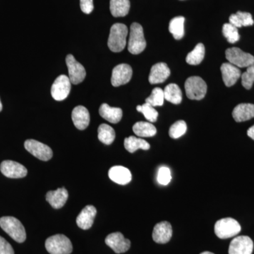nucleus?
<instances>
[{
    "label": "nucleus",
    "mask_w": 254,
    "mask_h": 254,
    "mask_svg": "<svg viewBox=\"0 0 254 254\" xmlns=\"http://www.w3.org/2000/svg\"><path fill=\"white\" fill-rule=\"evenodd\" d=\"M128 35V28L123 23H115L111 27L108 48L113 53H120L125 49L127 45V37Z\"/></svg>",
    "instance_id": "f257e3e1"
},
{
    "label": "nucleus",
    "mask_w": 254,
    "mask_h": 254,
    "mask_svg": "<svg viewBox=\"0 0 254 254\" xmlns=\"http://www.w3.org/2000/svg\"><path fill=\"white\" fill-rule=\"evenodd\" d=\"M0 227L18 243H23L26 240V233L24 227L14 217L5 216L0 218Z\"/></svg>",
    "instance_id": "f03ea898"
},
{
    "label": "nucleus",
    "mask_w": 254,
    "mask_h": 254,
    "mask_svg": "<svg viewBox=\"0 0 254 254\" xmlns=\"http://www.w3.org/2000/svg\"><path fill=\"white\" fill-rule=\"evenodd\" d=\"M146 48L143 27L138 23H133L130 28L128 50L133 55H138Z\"/></svg>",
    "instance_id": "7ed1b4c3"
},
{
    "label": "nucleus",
    "mask_w": 254,
    "mask_h": 254,
    "mask_svg": "<svg viewBox=\"0 0 254 254\" xmlns=\"http://www.w3.org/2000/svg\"><path fill=\"white\" fill-rule=\"evenodd\" d=\"M46 248L50 254H70L73 251L71 241L64 235H56L47 239Z\"/></svg>",
    "instance_id": "20e7f679"
},
{
    "label": "nucleus",
    "mask_w": 254,
    "mask_h": 254,
    "mask_svg": "<svg viewBox=\"0 0 254 254\" xmlns=\"http://www.w3.org/2000/svg\"><path fill=\"white\" fill-rule=\"evenodd\" d=\"M215 235L220 239H229L236 236L241 231L240 223L235 219L226 218L219 220L214 227Z\"/></svg>",
    "instance_id": "39448f33"
},
{
    "label": "nucleus",
    "mask_w": 254,
    "mask_h": 254,
    "mask_svg": "<svg viewBox=\"0 0 254 254\" xmlns=\"http://www.w3.org/2000/svg\"><path fill=\"white\" fill-rule=\"evenodd\" d=\"M185 91L190 100H200L207 93L206 83L198 76H191L185 82Z\"/></svg>",
    "instance_id": "423d86ee"
},
{
    "label": "nucleus",
    "mask_w": 254,
    "mask_h": 254,
    "mask_svg": "<svg viewBox=\"0 0 254 254\" xmlns=\"http://www.w3.org/2000/svg\"><path fill=\"white\" fill-rule=\"evenodd\" d=\"M226 59L237 67H249L254 64V57L238 48H229L225 52Z\"/></svg>",
    "instance_id": "0eeeda50"
},
{
    "label": "nucleus",
    "mask_w": 254,
    "mask_h": 254,
    "mask_svg": "<svg viewBox=\"0 0 254 254\" xmlns=\"http://www.w3.org/2000/svg\"><path fill=\"white\" fill-rule=\"evenodd\" d=\"M24 147L31 155L43 161H48L53 158V150L48 145L36 141V140H26Z\"/></svg>",
    "instance_id": "6e6552de"
},
{
    "label": "nucleus",
    "mask_w": 254,
    "mask_h": 254,
    "mask_svg": "<svg viewBox=\"0 0 254 254\" xmlns=\"http://www.w3.org/2000/svg\"><path fill=\"white\" fill-rule=\"evenodd\" d=\"M71 82L66 75H60L55 79L51 88L53 98L58 101L66 99L71 91Z\"/></svg>",
    "instance_id": "1a4fd4ad"
},
{
    "label": "nucleus",
    "mask_w": 254,
    "mask_h": 254,
    "mask_svg": "<svg viewBox=\"0 0 254 254\" xmlns=\"http://www.w3.org/2000/svg\"><path fill=\"white\" fill-rule=\"evenodd\" d=\"M66 66L68 67V78L73 84H78L86 78V70L81 63L75 59L72 55H68L66 58Z\"/></svg>",
    "instance_id": "9d476101"
},
{
    "label": "nucleus",
    "mask_w": 254,
    "mask_h": 254,
    "mask_svg": "<svg viewBox=\"0 0 254 254\" xmlns=\"http://www.w3.org/2000/svg\"><path fill=\"white\" fill-rule=\"evenodd\" d=\"M132 68L127 64H121L113 68L112 73L111 83L115 87L123 86L131 81Z\"/></svg>",
    "instance_id": "9b49d317"
},
{
    "label": "nucleus",
    "mask_w": 254,
    "mask_h": 254,
    "mask_svg": "<svg viewBox=\"0 0 254 254\" xmlns=\"http://www.w3.org/2000/svg\"><path fill=\"white\" fill-rule=\"evenodd\" d=\"M1 173L8 178H23L27 175V169L21 164L12 161V160H4L0 165Z\"/></svg>",
    "instance_id": "f8f14e48"
},
{
    "label": "nucleus",
    "mask_w": 254,
    "mask_h": 254,
    "mask_svg": "<svg viewBox=\"0 0 254 254\" xmlns=\"http://www.w3.org/2000/svg\"><path fill=\"white\" fill-rule=\"evenodd\" d=\"M105 243L116 254L127 252L131 247L130 240L125 238L121 232H114L105 239Z\"/></svg>",
    "instance_id": "ddd939ff"
},
{
    "label": "nucleus",
    "mask_w": 254,
    "mask_h": 254,
    "mask_svg": "<svg viewBox=\"0 0 254 254\" xmlns=\"http://www.w3.org/2000/svg\"><path fill=\"white\" fill-rule=\"evenodd\" d=\"M254 242L250 237L240 236L232 240L229 247V254H252Z\"/></svg>",
    "instance_id": "4468645a"
},
{
    "label": "nucleus",
    "mask_w": 254,
    "mask_h": 254,
    "mask_svg": "<svg viewBox=\"0 0 254 254\" xmlns=\"http://www.w3.org/2000/svg\"><path fill=\"white\" fill-rule=\"evenodd\" d=\"M173 236V228L170 222L163 221L156 224L153 229V240L158 244H166Z\"/></svg>",
    "instance_id": "2eb2a0df"
},
{
    "label": "nucleus",
    "mask_w": 254,
    "mask_h": 254,
    "mask_svg": "<svg viewBox=\"0 0 254 254\" xmlns=\"http://www.w3.org/2000/svg\"><path fill=\"white\" fill-rule=\"evenodd\" d=\"M170 76V69L167 64H155L150 69L148 81L150 84H158L166 81Z\"/></svg>",
    "instance_id": "dca6fc26"
},
{
    "label": "nucleus",
    "mask_w": 254,
    "mask_h": 254,
    "mask_svg": "<svg viewBox=\"0 0 254 254\" xmlns=\"http://www.w3.org/2000/svg\"><path fill=\"white\" fill-rule=\"evenodd\" d=\"M222 80L225 86L230 87L234 86L242 76V72L238 67L230 63L222 64L221 67Z\"/></svg>",
    "instance_id": "f3484780"
},
{
    "label": "nucleus",
    "mask_w": 254,
    "mask_h": 254,
    "mask_svg": "<svg viewBox=\"0 0 254 254\" xmlns=\"http://www.w3.org/2000/svg\"><path fill=\"white\" fill-rule=\"evenodd\" d=\"M97 210L93 205H86L76 218V223L82 230H88L93 226Z\"/></svg>",
    "instance_id": "a211bd4d"
},
{
    "label": "nucleus",
    "mask_w": 254,
    "mask_h": 254,
    "mask_svg": "<svg viewBox=\"0 0 254 254\" xmlns=\"http://www.w3.org/2000/svg\"><path fill=\"white\" fill-rule=\"evenodd\" d=\"M71 118L75 127L79 130L86 129L90 124V113L85 107H76L71 113Z\"/></svg>",
    "instance_id": "6ab92c4d"
},
{
    "label": "nucleus",
    "mask_w": 254,
    "mask_h": 254,
    "mask_svg": "<svg viewBox=\"0 0 254 254\" xmlns=\"http://www.w3.org/2000/svg\"><path fill=\"white\" fill-rule=\"evenodd\" d=\"M68 191L64 187L47 193L46 200L55 209L63 208L68 199Z\"/></svg>",
    "instance_id": "aec40b11"
},
{
    "label": "nucleus",
    "mask_w": 254,
    "mask_h": 254,
    "mask_svg": "<svg viewBox=\"0 0 254 254\" xmlns=\"http://www.w3.org/2000/svg\"><path fill=\"white\" fill-rule=\"evenodd\" d=\"M108 175L110 180L120 185H126L131 181V173L123 166H114L110 169Z\"/></svg>",
    "instance_id": "412c9836"
},
{
    "label": "nucleus",
    "mask_w": 254,
    "mask_h": 254,
    "mask_svg": "<svg viewBox=\"0 0 254 254\" xmlns=\"http://www.w3.org/2000/svg\"><path fill=\"white\" fill-rule=\"evenodd\" d=\"M232 116L237 123L247 121L254 118V105L242 103L235 107Z\"/></svg>",
    "instance_id": "4be33fe9"
},
{
    "label": "nucleus",
    "mask_w": 254,
    "mask_h": 254,
    "mask_svg": "<svg viewBox=\"0 0 254 254\" xmlns=\"http://www.w3.org/2000/svg\"><path fill=\"white\" fill-rule=\"evenodd\" d=\"M99 113L102 118L110 123L117 124L123 118V112L121 108H113L107 103L101 105Z\"/></svg>",
    "instance_id": "5701e85b"
},
{
    "label": "nucleus",
    "mask_w": 254,
    "mask_h": 254,
    "mask_svg": "<svg viewBox=\"0 0 254 254\" xmlns=\"http://www.w3.org/2000/svg\"><path fill=\"white\" fill-rule=\"evenodd\" d=\"M111 14L115 17H123L129 12V0H110Z\"/></svg>",
    "instance_id": "b1692460"
},
{
    "label": "nucleus",
    "mask_w": 254,
    "mask_h": 254,
    "mask_svg": "<svg viewBox=\"0 0 254 254\" xmlns=\"http://www.w3.org/2000/svg\"><path fill=\"white\" fill-rule=\"evenodd\" d=\"M165 100L173 104L178 105L182 103V93L178 85L170 83L164 89Z\"/></svg>",
    "instance_id": "393cba45"
},
{
    "label": "nucleus",
    "mask_w": 254,
    "mask_h": 254,
    "mask_svg": "<svg viewBox=\"0 0 254 254\" xmlns=\"http://www.w3.org/2000/svg\"><path fill=\"white\" fill-rule=\"evenodd\" d=\"M124 144L126 150L131 153H134L138 149L148 150L150 149V147L149 143L144 139L133 136L125 138Z\"/></svg>",
    "instance_id": "a878e982"
},
{
    "label": "nucleus",
    "mask_w": 254,
    "mask_h": 254,
    "mask_svg": "<svg viewBox=\"0 0 254 254\" xmlns=\"http://www.w3.org/2000/svg\"><path fill=\"white\" fill-rule=\"evenodd\" d=\"M230 23L238 28L242 26H251L254 25V21L252 14L248 12L238 11L237 14L230 16Z\"/></svg>",
    "instance_id": "bb28decb"
},
{
    "label": "nucleus",
    "mask_w": 254,
    "mask_h": 254,
    "mask_svg": "<svg viewBox=\"0 0 254 254\" xmlns=\"http://www.w3.org/2000/svg\"><path fill=\"white\" fill-rule=\"evenodd\" d=\"M133 131L139 137H152L156 134L157 129L152 123L138 122L133 125Z\"/></svg>",
    "instance_id": "cd10ccee"
},
{
    "label": "nucleus",
    "mask_w": 254,
    "mask_h": 254,
    "mask_svg": "<svg viewBox=\"0 0 254 254\" xmlns=\"http://www.w3.org/2000/svg\"><path fill=\"white\" fill-rule=\"evenodd\" d=\"M185 18L183 16H177L170 21L169 31L175 39H182L185 36Z\"/></svg>",
    "instance_id": "c85d7f7f"
},
{
    "label": "nucleus",
    "mask_w": 254,
    "mask_h": 254,
    "mask_svg": "<svg viewBox=\"0 0 254 254\" xmlns=\"http://www.w3.org/2000/svg\"><path fill=\"white\" fill-rule=\"evenodd\" d=\"M98 139L105 145H110L115 138V131L113 127L106 124H102L98 127Z\"/></svg>",
    "instance_id": "c756f323"
},
{
    "label": "nucleus",
    "mask_w": 254,
    "mask_h": 254,
    "mask_svg": "<svg viewBox=\"0 0 254 254\" xmlns=\"http://www.w3.org/2000/svg\"><path fill=\"white\" fill-rule=\"evenodd\" d=\"M205 47L202 43H198L194 49L187 55L186 61L189 64L198 65L204 59Z\"/></svg>",
    "instance_id": "7c9ffc66"
},
{
    "label": "nucleus",
    "mask_w": 254,
    "mask_h": 254,
    "mask_svg": "<svg viewBox=\"0 0 254 254\" xmlns=\"http://www.w3.org/2000/svg\"><path fill=\"white\" fill-rule=\"evenodd\" d=\"M137 111L143 114L145 118L150 123H154L158 118V113L155 109L154 107L148 103H145L143 105H138L136 108Z\"/></svg>",
    "instance_id": "2f4dec72"
},
{
    "label": "nucleus",
    "mask_w": 254,
    "mask_h": 254,
    "mask_svg": "<svg viewBox=\"0 0 254 254\" xmlns=\"http://www.w3.org/2000/svg\"><path fill=\"white\" fill-rule=\"evenodd\" d=\"M222 34L226 38L227 41L232 44L240 41V36L239 34L238 29L231 23H225L223 25Z\"/></svg>",
    "instance_id": "473e14b6"
},
{
    "label": "nucleus",
    "mask_w": 254,
    "mask_h": 254,
    "mask_svg": "<svg viewBox=\"0 0 254 254\" xmlns=\"http://www.w3.org/2000/svg\"><path fill=\"white\" fill-rule=\"evenodd\" d=\"M164 91L160 88H155L151 95L145 99V103L153 107L162 106L164 104Z\"/></svg>",
    "instance_id": "72a5a7b5"
},
{
    "label": "nucleus",
    "mask_w": 254,
    "mask_h": 254,
    "mask_svg": "<svg viewBox=\"0 0 254 254\" xmlns=\"http://www.w3.org/2000/svg\"><path fill=\"white\" fill-rule=\"evenodd\" d=\"M187 130V123L183 120L177 121L172 125L169 130V135L171 138H179L186 133Z\"/></svg>",
    "instance_id": "f704fd0d"
},
{
    "label": "nucleus",
    "mask_w": 254,
    "mask_h": 254,
    "mask_svg": "<svg viewBox=\"0 0 254 254\" xmlns=\"http://www.w3.org/2000/svg\"><path fill=\"white\" fill-rule=\"evenodd\" d=\"M242 84L246 89L250 90L254 83V64L247 67L242 75Z\"/></svg>",
    "instance_id": "c9c22d12"
},
{
    "label": "nucleus",
    "mask_w": 254,
    "mask_h": 254,
    "mask_svg": "<svg viewBox=\"0 0 254 254\" xmlns=\"http://www.w3.org/2000/svg\"><path fill=\"white\" fill-rule=\"evenodd\" d=\"M158 183L161 185H168L172 180L171 172L167 167H162L159 169L158 177Z\"/></svg>",
    "instance_id": "e433bc0d"
},
{
    "label": "nucleus",
    "mask_w": 254,
    "mask_h": 254,
    "mask_svg": "<svg viewBox=\"0 0 254 254\" xmlns=\"http://www.w3.org/2000/svg\"><path fill=\"white\" fill-rule=\"evenodd\" d=\"M0 254H14L12 247L5 239L0 236Z\"/></svg>",
    "instance_id": "4c0bfd02"
},
{
    "label": "nucleus",
    "mask_w": 254,
    "mask_h": 254,
    "mask_svg": "<svg viewBox=\"0 0 254 254\" xmlns=\"http://www.w3.org/2000/svg\"><path fill=\"white\" fill-rule=\"evenodd\" d=\"M81 11L86 14H91L94 9L93 0H80Z\"/></svg>",
    "instance_id": "58836bf2"
},
{
    "label": "nucleus",
    "mask_w": 254,
    "mask_h": 254,
    "mask_svg": "<svg viewBox=\"0 0 254 254\" xmlns=\"http://www.w3.org/2000/svg\"><path fill=\"white\" fill-rule=\"evenodd\" d=\"M247 135H248L249 137H250L251 138L254 140V125L249 128L248 131H247Z\"/></svg>",
    "instance_id": "ea45409f"
},
{
    "label": "nucleus",
    "mask_w": 254,
    "mask_h": 254,
    "mask_svg": "<svg viewBox=\"0 0 254 254\" xmlns=\"http://www.w3.org/2000/svg\"><path fill=\"white\" fill-rule=\"evenodd\" d=\"M200 254H214L211 253V252H203V253H201Z\"/></svg>",
    "instance_id": "a19ab883"
},
{
    "label": "nucleus",
    "mask_w": 254,
    "mask_h": 254,
    "mask_svg": "<svg viewBox=\"0 0 254 254\" xmlns=\"http://www.w3.org/2000/svg\"><path fill=\"white\" fill-rule=\"evenodd\" d=\"M2 110V104H1V100H0V112Z\"/></svg>",
    "instance_id": "79ce46f5"
}]
</instances>
